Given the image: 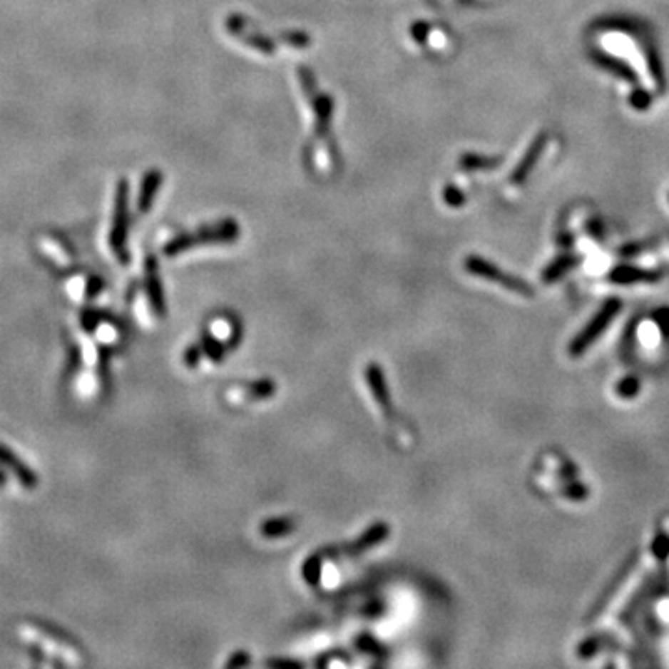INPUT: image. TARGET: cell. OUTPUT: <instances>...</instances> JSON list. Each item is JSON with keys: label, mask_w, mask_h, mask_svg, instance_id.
<instances>
[{"label": "cell", "mask_w": 669, "mask_h": 669, "mask_svg": "<svg viewBox=\"0 0 669 669\" xmlns=\"http://www.w3.org/2000/svg\"><path fill=\"white\" fill-rule=\"evenodd\" d=\"M387 536H389V526H387L385 523H376L368 528V530H364V532L355 539V541L344 543V545H339V547L324 548L320 554H322V558L357 556V554H363V552L368 551V548L379 545L383 539H387Z\"/></svg>", "instance_id": "6da1fadb"}, {"label": "cell", "mask_w": 669, "mask_h": 669, "mask_svg": "<svg viewBox=\"0 0 669 669\" xmlns=\"http://www.w3.org/2000/svg\"><path fill=\"white\" fill-rule=\"evenodd\" d=\"M0 465L14 472L21 486L26 487V489H34V487L38 486V474L29 465H24L23 459L17 454L11 452L10 448L4 446V444H0Z\"/></svg>", "instance_id": "7a4b0ae2"}, {"label": "cell", "mask_w": 669, "mask_h": 669, "mask_svg": "<svg viewBox=\"0 0 669 669\" xmlns=\"http://www.w3.org/2000/svg\"><path fill=\"white\" fill-rule=\"evenodd\" d=\"M367 383L370 387V392H372L374 400L385 415H391L392 411V404H391V392L387 389V382L385 376H383V370L379 368V364L370 363L367 367Z\"/></svg>", "instance_id": "3957f363"}, {"label": "cell", "mask_w": 669, "mask_h": 669, "mask_svg": "<svg viewBox=\"0 0 669 669\" xmlns=\"http://www.w3.org/2000/svg\"><path fill=\"white\" fill-rule=\"evenodd\" d=\"M545 140H547V138H545V134H543V136H539L538 140L530 145V149H528L526 155L523 156V160H521L519 168L514 171V177H511L514 183H521V180H524V177L532 171L533 164L538 162L539 155H541L543 145H545Z\"/></svg>", "instance_id": "277c9868"}, {"label": "cell", "mask_w": 669, "mask_h": 669, "mask_svg": "<svg viewBox=\"0 0 669 669\" xmlns=\"http://www.w3.org/2000/svg\"><path fill=\"white\" fill-rule=\"evenodd\" d=\"M296 526H297V523L290 517L270 519V521H264L262 523V526H260V533H262L264 538H270V539L283 538V536H288L290 532H294Z\"/></svg>", "instance_id": "5b68a950"}, {"label": "cell", "mask_w": 669, "mask_h": 669, "mask_svg": "<svg viewBox=\"0 0 669 669\" xmlns=\"http://www.w3.org/2000/svg\"><path fill=\"white\" fill-rule=\"evenodd\" d=\"M242 394L245 396V400H264V398H270V396H274L275 391H277V385H275L272 379H259V382H253L250 385H245L240 389Z\"/></svg>", "instance_id": "8992f818"}, {"label": "cell", "mask_w": 669, "mask_h": 669, "mask_svg": "<svg viewBox=\"0 0 669 669\" xmlns=\"http://www.w3.org/2000/svg\"><path fill=\"white\" fill-rule=\"evenodd\" d=\"M149 297H151L153 309L158 316L165 315V303H164V294L160 290V285H158V279H156L155 274V266H149Z\"/></svg>", "instance_id": "52a82bcc"}, {"label": "cell", "mask_w": 669, "mask_h": 669, "mask_svg": "<svg viewBox=\"0 0 669 669\" xmlns=\"http://www.w3.org/2000/svg\"><path fill=\"white\" fill-rule=\"evenodd\" d=\"M303 578L309 586H318L322 578V554L316 552L307 558L303 563Z\"/></svg>", "instance_id": "ba28073f"}, {"label": "cell", "mask_w": 669, "mask_h": 669, "mask_svg": "<svg viewBox=\"0 0 669 669\" xmlns=\"http://www.w3.org/2000/svg\"><path fill=\"white\" fill-rule=\"evenodd\" d=\"M250 662H251V658L247 653H235L231 658L227 660L225 665L227 668H244V665H247Z\"/></svg>", "instance_id": "9c48e42d"}, {"label": "cell", "mask_w": 669, "mask_h": 669, "mask_svg": "<svg viewBox=\"0 0 669 669\" xmlns=\"http://www.w3.org/2000/svg\"><path fill=\"white\" fill-rule=\"evenodd\" d=\"M266 664L272 668H303L302 662H296V660H268Z\"/></svg>", "instance_id": "30bf717a"}, {"label": "cell", "mask_w": 669, "mask_h": 669, "mask_svg": "<svg viewBox=\"0 0 669 669\" xmlns=\"http://www.w3.org/2000/svg\"><path fill=\"white\" fill-rule=\"evenodd\" d=\"M6 484V478H4V472H0V486H4Z\"/></svg>", "instance_id": "8fae6325"}]
</instances>
